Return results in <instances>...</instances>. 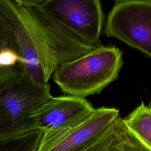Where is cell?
Returning a JSON list of instances; mask_svg holds the SVG:
<instances>
[{"instance_id":"ba28073f","label":"cell","mask_w":151,"mask_h":151,"mask_svg":"<svg viewBox=\"0 0 151 151\" xmlns=\"http://www.w3.org/2000/svg\"><path fill=\"white\" fill-rule=\"evenodd\" d=\"M24 77V63L13 29L0 11V92Z\"/></svg>"},{"instance_id":"4fadbf2b","label":"cell","mask_w":151,"mask_h":151,"mask_svg":"<svg viewBox=\"0 0 151 151\" xmlns=\"http://www.w3.org/2000/svg\"><path fill=\"white\" fill-rule=\"evenodd\" d=\"M119 139V137H118ZM104 151H119V146L118 143V140L112 144L110 146H109L107 149Z\"/></svg>"},{"instance_id":"6da1fadb","label":"cell","mask_w":151,"mask_h":151,"mask_svg":"<svg viewBox=\"0 0 151 151\" xmlns=\"http://www.w3.org/2000/svg\"><path fill=\"white\" fill-rule=\"evenodd\" d=\"M0 11L13 29L26 77L35 83H48L61 64L97 48L58 21L45 0H0Z\"/></svg>"},{"instance_id":"8fae6325","label":"cell","mask_w":151,"mask_h":151,"mask_svg":"<svg viewBox=\"0 0 151 151\" xmlns=\"http://www.w3.org/2000/svg\"><path fill=\"white\" fill-rule=\"evenodd\" d=\"M120 122L119 117L98 139L80 151H104L118 140Z\"/></svg>"},{"instance_id":"277c9868","label":"cell","mask_w":151,"mask_h":151,"mask_svg":"<svg viewBox=\"0 0 151 151\" xmlns=\"http://www.w3.org/2000/svg\"><path fill=\"white\" fill-rule=\"evenodd\" d=\"M104 33L151 58V0L116 1L107 15Z\"/></svg>"},{"instance_id":"30bf717a","label":"cell","mask_w":151,"mask_h":151,"mask_svg":"<svg viewBox=\"0 0 151 151\" xmlns=\"http://www.w3.org/2000/svg\"><path fill=\"white\" fill-rule=\"evenodd\" d=\"M43 130L36 129L11 139L0 141V151H37Z\"/></svg>"},{"instance_id":"9c48e42d","label":"cell","mask_w":151,"mask_h":151,"mask_svg":"<svg viewBox=\"0 0 151 151\" xmlns=\"http://www.w3.org/2000/svg\"><path fill=\"white\" fill-rule=\"evenodd\" d=\"M123 123L130 133L146 151H151V106L142 102Z\"/></svg>"},{"instance_id":"52a82bcc","label":"cell","mask_w":151,"mask_h":151,"mask_svg":"<svg viewBox=\"0 0 151 151\" xmlns=\"http://www.w3.org/2000/svg\"><path fill=\"white\" fill-rule=\"evenodd\" d=\"M94 108L85 99L71 96H52L31 116L35 126L43 131H67L78 126L93 113Z\"/></svg>"},{"instance_id":"5b68a950","label":"cell","mask_w":151,"mask_h":151,"mask_svg":"<svg viewBox=\"0 0 151 151\" xmlns=\"http://www.w3.org/2000/svg\"><path fill=\"white\" fill-rule=\"evenodd\" d=\"M53 16L72 32L97 48L104 20L99 0H45Z\"/></svg>"},{"instance_id":"7a4b0ae2","label":"cell","mask_w":151,"mask_h":151,"mask_svg":"<svg viewBox=\"0 0 151 151\" xmlns=\"http://www.w3.org/2000/svg\"><path fill=\"white\" fill-rule=\"evenodd\" d=\"M123 63L119 48L103 45L61 64L52 79L64 93L84 99L100 93L116 80Z\"/></svg>"},{"instance_id":"3957f363","label":"cell","mask_w":151,"mask_h":151,"mask_svg":"<svg viewBox=\"0 0 151 151\" xmlns=\"http://www.w3.org/2000/svg\"><path fill=\"white\" fill-rule=\"evenodd\" d=\"M52 97L49 83L40 84L27 77L0 92V141L38 129L30 116Z\"/></svg>"},{"instance_id":"7c38bea8","label":"cell","mask_w":151,"mask_h":151,"mask_svg":"<svg viewBox=\"0 0 151 151\" xmlns=\"http://www.w3.org/2000/svg\"><path fill=\"white\" fill-rule=\"evenodd\" d=\"M118 143L119 151H146L127 130L123 119L120 125Z\"/></svg>"},{"instance_id":"8992f818","label":"cell","mask_w":151,"mask_h":151,"mask_svg":"<svg viewBox=\"0 0 151 151\" xmlns=\"http://www.w3.org/2000/svg\"><path fill=\"white\" fill-rule=\"evenodd\" d=\"M119 117L116 108L94 109L84 122L67 131L44 130L37 151H80L98 139Z\"/></svg>"}]
</instances>
